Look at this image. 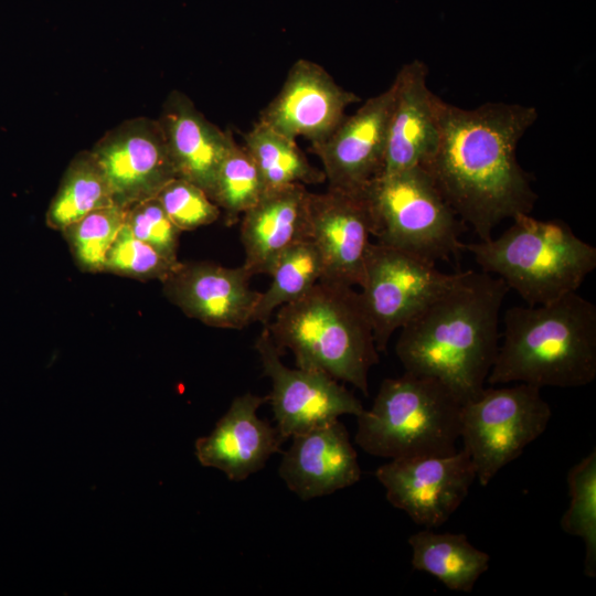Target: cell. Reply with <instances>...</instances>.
<instances>
[{
    "instance_id": "obj_1",
    "label": "cell",
    "mask_w": 596,
    "mask_h": 596,
    "mask_svg": "<svg viewBox=\"0 0 596 596\" xmlns=\"http://www.w3.org/2000/svg\"><path fill=\"white\" fill-rule=\"evenodd\" d=\"M536 118L534 107L521 104L489 102L465 109L441 102L438 143L421 167L479 241L534 207L538 194L517 147Z\"/></svg>"
},
{
    "instance_id": "obj_2",
    "label": "cell",
    "mask_w": 596,
    "mask_h": 596,
    "mask_svg": "<svg viewBox=\"0 0 596 596\" xmlns=\"http://www.w3.org/2000/svg\"><path fill=\"white\" fill-rule=\"evenodd\" d=\"M509 290L497 276L460 270L400 329L395 353L405 372L439 381L461 404L479 395L498 351L500 311Z\"/></svg>"
},
{
    "instance_id": "obj_3",
    "label": "cell",
    "mask_w": 596,
    "mask_h": 596,
    "mask_svg": "<svg viewBox=\"0 0 596 596\" xmlns=\"http://www.w3.org/2000/svg\"><path fill=\"white\" fill-rule=\"evenodd\" d=\"M487 384L582 387L596 379V305L577 291L504 311Z\"/></svg>"
},
{
    "instance_id": "obj_4",
    "label": "cell",
    "mask_w": 596,
    "mask_h": 596,
    "mask_svg": "<svg viewBox=\"0 0 596 596\" xmlns=\"http://www.w3.org/2000/svg\"><path fill=\"white\" fill-rule=\"evenodd\" d=\"M264 327L280 352H292L297 368L324 372L369 395V372L380 352L360 291L352 286L320 279L279 307Z\"/></svg>"
},
{
    "instance_id": "obj_5",
    "label": "cell",
    "mask_w": 596,
    "mask_h": 596,
    "mask_svg": "<svg viewBox=\"0 0 596 596\" xmlns=\"http://www.w3.org/2000/svg\"><path fill=\"white\" fill-rule=\"evenodd\" d=\"M485 273L501 278L528 305H544L576 292L596 268V247L561 220L530 213L512 217L500 236L464 243Z\"/></svg>"
},
{
    "instance_id": "obj_6",
    "label": "cell",
    "mask_w": 596,
    "mask_h": 596,
    "mask_svg": "<svg viewBox=\"0 0 596 596\" xmlns=\"http://www.w3.org/2000/svg\"><path fill=\"white\" fill-rule=\"evenodd\" d=\"M460 401L439 381L404 372L383 380L358 418L355 443L389 459L445 456L460 439Z\"/></svg>"
},
{
    "instance_id": "obj_7",
    "label": "cell",
    "mask_w": 596,
    "mask_h": 596,
    "mask_svg": "<svg viewBox=\"0 0 596 596\" xmlns=\"http://www.w3.org/2000/svg\"><path fill=\"white\" fill-rule=\"evenodd\" d=\"M360 192L376 242L433 263L464 252L465 224L423 167L381 173Z\"/></svg>"
},
{
    "instance_id": "obj_8",
    "label": "cell",
    "mask_w": 596,
    "mask_h": 596,
    "mask_svg": "<svg viewBox=\"0 0 596 596\" xmlns=\"http://www.w3.org/2000/svg\"><path fill=\"white\" fill-rule=\"evenodd\" d=\"M552 416L541 389L514 383L485 387L460 411V439L479 485L486 487L540 437Z\"/></svg>"
},
{
    "instance_id": "obj_9",
    "label": "cell",
    "mask_w": 596,
    "mask_h": 596,
    "mask_svg": "<svg viewBox=\"0 0 596 596\" xmlns=\"http://www.w3.org/2000/svg\"><path fill=\"white\" fill-rule=\"evenodd\" d=\"M459 272L444 273L411 252L370 243L359 287L377 351L385 352L393 333L448 288Z\"/></svg>"
},
{
    "instance_id": "obj_10",
    "label": "cell",
    "mask_w": 596,
    "mask_h": 596,
    "mask_svg": "<svg viewBox=\"0 0 596 596\" xmlns=\"http://www.w3.org/2000/svg\"><path fill=\"white\" fill-rule=\"evenodd\" d=\"M255 349L263 373L272 382L268 401L284 440L341 415L359 416L364 411L353 393L329 374L286 366L266 327L256 339Z\"/></svg>"
},
{
    "instance_id": "obj_11",
    "label": "cell",
    "mask_w": 596,
    "mask_h": 596,
    "mask_svg": "<svg viewBox=\"0 0 596 596\" xmlns=\"http://www.w3.org/2000/svg\"><path fill=\"white\" fill-rule=\"evenodd\" d=\"M375 477L387 501L425 529L443 525L460 507L476 480L468 454L390 459Z\"/></svg>"
},
{
    "instance_id": "obj_12",
    "label": "cell",
    "mask_w": 596,
    "mask_h": 596,
    "mask_svg": "<svg viewBox=\"0 0 596 596\" xmlns=\"http://www.w3.org/2000/svg\"><path fill=\"white\" fill-rule=\"evenodd\" d=\"M91 152L103 169L116 205L156 198L177 178L157 119L137 117L106 131Z\"/></svg>"
},
{
    "instance_id": "obj_13",
    "label": "cell",
    "mask_w": 596,
    "mask_h": 596,
    "mask_svg": "<svg viewBox=\"0 0 596 596\" xmlns=\"http://www.w3.org/2000/svg\"><path fill=\"white\" fill-rule=\"evenodd\" d=\"M395 86L366 99L311 150L322 163L328 188L360 192L384 167Z\"/></svg>"
},
{
    "instance_id": "obj_14",
    "label": "cell",
    "mask_w": 596,
    "mask_h": 596,
    "mask_svg": "<svg viewBox=\"0 0 596 596\" xmlns=\"http://www.w3.org/2000/svg\"><path fill=\"white\" fill-rule=\"evenodd\" d=\"M359 100L321 65L299 58L258 120L291 139L302 137L316 146L329 137L347 116L345 109Z\"/></svg>"
},
{
    "instance_id": "obj_15",
    "label": "cell",
    "mask_w": 596,
    "mask_h": 596,
    "mask_svg": "<svg viewBox=\"0 0 596 596\" xmlns=\"http://www.w3.org/2000/svg\"><path fill=\"white\" fill-rule=\"evenodd\" d=\"M243 267L212 262L181 263L162 280L166 297L184 315L206 326L240 330L253 322L260 291Z\"/></svg>"
},
{
    "instance_id": "obj_16",
    "label": "cell",
    "mask_w": 596,
    "mask_h": 596,
    "mask_svg": "<svg viewBox=\"0 0 596 596\" xmlns=\"http://www.w3.org/2000/svg\"><path fill=\"white\" fill-rule=\"evenodd\" d=\"M371 226L361 192L328 188L309 196L308 238L318 248L321 279L360 286Z\"/></svg>"
},
{
    "instance_id": "obj_17",
    "label": "cell",
    "mask_w": 596,
    "mask_h": 596,
    "mask_svg": "<svg viewBox=\"0 0 596 596\" xmlns=\"http://www.w3.org/2000/svg\"><path fill=\"white\" fill-rule=\"evenodd\" d=\"M268 395L236 396L213 430L195 441V456L204 467L223 471L230 480L242 481L265 467L279 453L284 439L277 427L257 416Z\"/></svg>"
},
{
    "instance_id": "obj_18",
    "label": "cell",
    "mask_w": 596,
    "mask_h": 596,
    "mask_svg": "<svg viewBox=\"0 0 596 596\" xmlns=\"http://www.w3.org/2000/svg\"><path fill=\"white\" fill-rule=\"evenodd\" d=\"M291 438L278 472L288 489L301 500L328 496L360 480L356 451L339 419Z\"/></svg>"
},
{
    "instance_id": "obj_19",
    "label": "cell",
    "mask_w": 596,
    "mask_h": 596,
    "mask_svg": "<svg viewBox=\"0 0 596 596\" xmlns=\"http://www.w3.org/2000/svg\"><path fill=\"white\" fill-rule=\"evenodd\" d=\"M427 75L426 64L414 60L393 81L395 96L382 173L423 166L437 147L443 99L429 89Z\"/></svg>"
},
{
    "instance_id": "obj_20",
    "label": "cell",
    "mask_w": 596,
    "mask_h": 596,
    "mask_svg": "<svg viewBox=\"0 0 596 596\" xmlns=\"http://www.w3.org/2000/svg\"><path fill=\"white\" fill-rule=\"evenodd\" d=\"M157 120L177 178L194 183L211 198L219 168L235 141L232 132L211 123L178 91L168 95Z\"/></svg>"
},
{
    "instance_id": "obj_21",
    "label": "cell",
    "mask_w": 596,
    "mask_h": 596,
    "mask_svg": "<svg viewBox=\"0 0 596 596\" xmlns=\"http://www.w3.org/2000/svg\"><path fill=\"white\" fill-rule=\"evenodd\" d=\"M309 196L304 184L268 189L242 215L243 267L249 275L269 274L283 252L308 238Z\"/></svg>"
},
{
    "instance_id": "obj_22",
    "label": "cell",
    "mask_w": 596,
    "mask_h": 596,
    "mask_svg": "<svg viewBox=\"0 0 596 596\" xmlns=\"http://www.w3.org/2000/svg\"><path fill=\"white\" fill-rule=\"evenodd\" d=\"M412 566L439 579L448 589L470 593L489 568L490 555L473 546L465 534L425 529L407 540Z\"/></svg>"
},
{
    "instance_id": "obj_23",
    "label": "cell",
    "mask_w": 596,
    "mask_h": 596,
    "mask_svg": "<svg viewBox=\"0 0 596 596\" xmlns=\"http://www.w3.org/2000/svg\"><path fill=\"white\" fill-rule=\"evenodd\" d=\"M114 204L103 169L91 150H84L70 161L47 207L46 224L62 231L87 213Z\"/></svg>"
},
{
    "instance_id": "obj_24",
    "label": "cell",
    "mask_w": 596,
    "mask_h": 596,
    "mask_svg": "<svg viewBox=\"0 0 596 596\" xmlns=\"http://www.w3.org/2000/svg\"><path fill=\"white\" fill-rule=\"evenodd\" d=\"M243 140V146L254 160L266 190L326 181L323 171L310 163L295 139L259 120L244 135Z\"/></svg>"
},
{
    "instance_id": "obj_25",
    "label": "cell",
    "mask_w": 596,
    "mask_h": 596,
    "mask_svg": "<svg viewBox=\"0 0 596 596\" xmlns=\"http://www.w3.org/2000/svg\"><path fill=\"white\" fill-rule=\"evenodd\" d=\"M268 288L260 292L253 322L266 326L283 305L308 292L323 276V263L316 245L304 238L288 247L275 262Z\"/></svg>"
},
{
    "instance_id": "obj_26",
    "label": "cell",
    "mask_w": 596,
    "mask_h": 596,
    "mask_svg": "<svg viewBox=\"0 0 596 596\" xmlns=\"http://www.w3.org/2000/svg\"><path fill=\"white\" fill-rule=\"evenodd\" d=\"M570 505L561 518L562 530L585 545L584 575L596 576V450L567 472Z\"/></svg>"
},
{
    "instance_id": "obj_27",
    "label": "cell",
    "mask_w": 596,
    "mask_h": 596,
    "mask_svg": "<svg viewBox=\"0 0 596 596\" xmlns=\"http://www.w3.org/2000/svg\"><path fill=\"white\" fill-rule=\"evenodd\" d=\"M266 187L260 173L242 145L235 141L222 161L211 194L224 213L226 225H234L264 194Z\"/></svg>"
},
{
    "instance_id": "obj_28",
    "label": "cell",
    "mask_w": 596,
    "mask_h": 596,
    "mask_svg": "<svg viewBox=\"0 0 596 596\" xmlns=\"http://www.w3.org/2000/svg\"><path fill=\"white\" fill-rule=\"evenodd\" d=\"M126 211L116 204L99 207L61 231L81 270L105 272L107 253L124 225Z\"/></svg>"
},
{
    "instance_id": "obj_29",
    "label": "cell",
    "mask_w": 596,
    "mask_h": 596,
    "mask_svg": "<svg viewBox=\"0 0 596 596\" xmlns=\"http://www.w3.org/2000/svg\"><path fill=\"white\" fill-rule=\"evenodd\" d=\"M178 264L179 260H170L123 225L107 253L105 272L139 280L162 281Z\"/></svg>"
},
{
    "instance_id": "obj_30",
    "label": "cell",
    "mask_w": 596,
    "mask_h": 596,
    "mask_svg": "<svg viewBox=\"0 0 596 596\" xmlns=\"http://www.w3.org/2000/svg\"><path fill=\"white\" fill-rule=\"evenodd\" d=\"M156 198L181 232L212 224L221 215L220 207L205 191L181 178L169 181Z\"/></svg>"
},
{
    "instance_id": "obj_31",
    "label": "cell",
    "mask_w": 596,
    "mask_h": 596,
    "mask_svg": "<svg viewBox=\"0 0 596 596\" xmlns=\"http://www.w3.org/2000/svg\"><path fill=\"white\" fill-rule=\"evenodd\" d=\"M124 225L138 240L151 245L172 262L181 231L169 219L157 198L127 207Z\"/></svg>"
}]
</instances>
